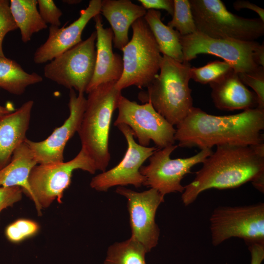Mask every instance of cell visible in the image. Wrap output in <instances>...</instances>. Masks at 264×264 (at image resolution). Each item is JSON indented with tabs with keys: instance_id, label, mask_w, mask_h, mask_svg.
Segmentation results:
<instances>
[{
	"instance_id": "cell-1",
	"label": "cell",
	"mask_w": 264,
	"mask_h": 264,
	"mask_svg": "<svg viewBox=\"0 0 264 264\" xmlns=\"http://www.w3.org/2000/svg\"><path fill=\"white\" fill-rule=\"evenodd\" d=\"M202 164L194 179L184 186L181 199L185 206L193 203L207 190L235 188L249 181L264 193V143L254 146H218Z\"/></svg>"
},
{
	"instance_id": "cell-10",
	"label": "cell",
	"mask_w": 264,
	"mask_h": 264,
	"mask_svg": "<svg viewBox=\"0 0 264 264\" xmlns=\"http://www.w3.org/2000/svg\"><path fill=\"white\" fill-rule=\"evenodd\" d=\"M183 61L189 62L198 55L208 54L223 59L236 73H248L259 66L254 61V50L260 44L256 41L215 39L199 32L180 36Z\"/></svg>"
},
{
	"instance_id": "cell-5",
	"label": "cell",
	"mask_w": 264,
	"mask_h": 264,
	"mask_svg": "<svg viewBox=\"0 0 264 264\" xmlns=\"http://www.w3.org/2000/svg\"><path fill=\"white\" fill-rule=\"evenodd\" d=\"M132 27V38L122 50L123 73L115 84L121 91L132 86L146 88L158 74L162 57L144 18L135 21Z\"/></svg>"
},
{
	"instance_id": "cell-33",
	"label": "cell",
	"mask_w": 264,
	"mask_h": 264,
	"mask_svg": "<svg viewBox=\"0 0 264 264\" xmlns=\"http://www.w3.org/2000/svg\"><path fill=\"white\" fill-rule=\"evenodd\" d=\"M146 10L162 9L173 15L174 12V0H138Z\"/></svg>"
},
{
	"instance_id": "cell-36",
	"label": "cell",
	"mask_w": 264,
	"mask_h": 264,
	"mask_svg": "<svg viewBox=\"0 0 264 264\" xmlns=\"http://www.w3.org/2000/svg\"><path fill=\"white\" fill-rule=\"evenodd\" d=\"M253 59L258 66L264 67V43L259 44L254 50Z\"/></svg>"
},
{
	"instance_id": "cell-12",
	"label": "cell",
	"mask_w": 264,
	"mask_h": 264,
	"mask_svg": "<svg viewBox=\"0 0 264 264\" xmlns=\"http://www.w3.org/2000/svg\"><path fill=\"white\" fill-rule=\"evenodd\" d=\"M117 109L118 114L114 125L129 126L139 144L148 147L153 141L159 149L174 145L176 129L150 103L139 104L122 95Z\"/></svg>"
},
{
	"instance_id": "cell-16",
	"label": "cell",
	"mask_w": 264,
	"mask_h": 264,
	"mask_svg": "<svg viewBox=\"0 0 264 264\" xmlns=\"http://www.w3.org/2000/svg\"><path fill=\"white\" fill-rule=\"evenodd\" d=\"M101 0H91L80 11L79 17L68 26H50L46 41L35 51L33 61L37 64L50 62L82 41V32L92 19L100 14Z\"/></svg>"
},
{
	"instance_id": "cell-8",
	"label": "cell",
	"mask_w": 264,
	"mask_h": 264,
	"mask_svg": "<svg viewBox=\"0 0 264 264\" xmlns=\"http://www.w3.org/2000/svg\"><path fill=\"white\" fill-rule=\"evenodd\" d=\"M212 243L217 246L233 237L246 243L264 242V203L219 206L210 218Z\"/></svg>"
},
{
	"instance_id": "cell-38",
	"label": "cell",
	"mask_w": 264,
	"mask_h": 264,
	"mask_svg": "<svg viewBox=\"0 0 264 264\" xmlns=\"http://www.w3.org/2000/svg\"><path fill=\"white\" fill-rule=\"evenodd\" d=\"M63 1L65 3H67L68 4H77L78 3H80L81 0H63Z\"/></svg>"
},
{
	"instance_id": "cell-17",
	"label": "cell",
	"mask_w": 264,
	"mask_h": 264,
	"mask_svg": "<svg viewBox=\"0 0 264 264\" xmlns=\"http://www.w3.org/2000/svg\"><path fill=\"white\" fill-rule=\"evenodd\" d=\"M96 33V62L92 78L86 89L90 91L100 85L117 82L123 71L122 58L113 52V34L110 28H104L100 14L94 18Z\"/></svg>"
},
{
	"instance_id": "cell-14",
	"label": "cell",
	"mask_w": 264,
	"mask_h": 264,
	"mask_svg": "<svg viewBox=\"0 0 264 264\" xmlns=\"http://www.w3.org/2000/svg\"><path fill=\"white\" fill-rule=\"evenodd\" d=\"M116 192L127 198L131 238L150 252L158 243L160 229L155 217L157 208L164 201V197L153 188L138 192L118 186Z\"/></svg>"
},
{
	"instance_id": "cell-30",
	"label": "cell",
	"mask_w": 264,
	"mask_h": 264,
	"mask_svg": "<svg viewBox=\"0 0 264 264\" xmlns=\"http://www.w3.org/2000/svg\"><path fill=\"white\" fill-rule=\"evenodd\" d=\"M18 29L12 16L10 0H0V57H5L2 43L5 35Z\"/></svg>"
},
{
	"instance_id": "cell-37",
	"label": "cell",
	"mask_w": 264,
	"mask_h": 264,
	"mask_svg": "<svg viewBox=\"0 0 264 264\" xmlns=\"http://www.w3.org/2000/svg\"><path fill=\"white\" fill-rule=\"evenodd\" d=\"M15 110L11 105L8 106H0V117L14 111Z\"/></svg>"
},
{
	"instance_id": "cell-3",
	"label": "cell",
	"mask_w": 264,
	"mask_h": 264,
	"mask_svg": "<svg viewBox=\"0 0 264 264\" xmlns=\"http://www.w3.org/2000/svg\"><path fill=\"white\" fill-rule=\"evenodd\" d=\"M189 62H178L163 55L159 73L138 93L143 103H150L155 110L173 126H177L193 107Z\"/></svg>"
},
{
	"instance_id": "cell-29",
	"label": "cell",
	"mask_w": 264,
	"mask_h": 264,
	"mask_svg": "<svg viewBox=\"0 0 264 264\" xmlns=\"http://www.w3.org/2000/svg\"><path fill=\"white\" fill-rule=\"evenodd\" d=\"M241 81L254 91L258 99L257 108L264 111V67L259 66L255 71L248 73H239Z\"/></svg>"
},
{
	"instance_id": "cell-23",
	"label": "cell",
	"mask_w": 264,
	"mask_h": 264,
	"mask_svg": "<svg viewBox=\"0 0 264 264\" xmlns=\"http://www.w3.org/2000/svg\"><path fill=\"white\" fill-rule=\"evenodd\" d=\"M37 0H10L11 12L22 42L31 40L32 35L47 28L37 9Z\"/></svg>"
},
{
	"instance_id": "cell-26",
	"label": "cell",
	"mask_w": 264,
	"mask_h": 264,
	"mask_svg": "<svg viewBox=\"0 0 264 264\" xmlns=\"http://www.w3.org/2000/svg\"><path fill=\"white\" fill-rule=\"evenodd\" d=\"M169 26L185 36L197 31L189 0H174V12Z\"/></svg>"
},
{
	"instance_id": "cell-32",
	"label": "cell",
	"mask_w": 264,
	"mask_h": 264,
	"mask_svg": "<svg viewBox=\"0 0 264 264\" xmlns=\"http://www.w3.org/2000/svg\"><path fill=\"white\" fill-rule=\"evenodd\" d=\"M22 191L18 186L0 187V213L5 208L12 207L22 198Z\"/></svg>"
},
{
	"instance_id": "cell-2",
	"label": "cell",
	"mask_w": 264,
	"mask_h": 264,
	"mask_svg": "<svg viewBox=\"0 0 264 264\" xmlns=\"http://www.w3.org/2000/svg\"><path fill=\"white\" fill-rule=\"evenodd\" d=\"M176 126L175 138L181 147L202 150L224 145L254 146L264 143V111L255 108L218 116L193 107Z\"/></svg>"
},
{
	"instance_id": "cell-7",
	"label": "cell",
	"mask_w": 264,
	"mask_h": 264,
	"mask_svg": "<svg viewBox=\"0 0 264 264\" xmlns=\"http://www.w3.org/2000/svg\"><path fill=\"white\" fill-rule=\"evenodd\" d=\"M81 169L94 174L97 170L94 162L81 148L75 157L67 162L39 164L31 170L28 183L39 215L57 200L62 202L64 192L70 185L73 171Z\"/></svg>"
},
{
	"instance_id": "cell-18",
	"label": "cell",
	"mask_w": 264,
	"mask_h": 264,
	"mask_svg": "<svg viewBox=\"0 0 264 264\" xmlns=\"http://www.w3.org/2000/svg\"><path fill=\"white\" fill-rule=\"evenodd\" d=\"M34 102L28 100L0 117V171L11 161L15 150L26 138Z\"/></svg>"
},
{
	"instance_id": "cell-19",
	"label": "cell",
	"mask_w": 264,
	"mask_h": 264,
	"mask_svg": "<svg viewBox=\"0 0 264 264\" xmlns=\"http://www.w3.org/2000/svg\"><path fill=\"white\" fill-rule=\"evenodd\" d=\"M209 85L213 102L219 110H244L258 106L256 94L246 87L234 70Z\"/></svg>"
},
{
	"instance_id": "cell-15",
	"label": "cell",
	"mask_w": 264,
	"mask_h": 264,
	"mask_svg": "<svg viewBox=\"0 0 264 264\" xmlns=\"http://www.w3.org/2000/svg\"><path fill=\"white\" fill-rule=\"evenodd\" d=\"M69 90L68 104L69 115L62 125L55 129L44 140L36 142L27 138L24 140L39 164L64 162L66 145L79 130L86 109L87 99L84 93L77 95L74 89Z\"/></svg>"
},
{
	"instance_id": "cell-11",
	"label": "cell",
	"mask_w": 264,
	"mask_h": 264,
	"mask_svg": "<svg viewBox=\"0 0 264 264\" xmlns=\"http://www.w3.org/2000/svg\"><path fill=\"white\" fill-rule=\"evenodd\" d=\"M177 147L174 144L158 148L149 157V164L140 168L145 177L144 185L155 189L163 197L171 193H182L184 186L181 182L184 176L213 152L211 149H204L189 157L171 158V154Z\"/></svg>"
},
{
	"instance_id": "cell-25",
	"label": "cell",
	"mask_w": 264,
	"mask_h": 264,
	"mask_svg": "<svg viewBox=\"0 0 264 264\" xmlns=\"http://www.w3.org/2000/svg\"><path fill=\"white\" fill-rule=\"evenodd\" d=\"M148 252L140 243L131 237L110 246L104 264H146Z\"/></svg>"
},
{
	"instance_id": "cell-27",
	"label": "cell",
	"mask_w": 264,
	"mask_h": 264,
	"mask_svg": "<svg viewBox=\"0 0 264 264\" xmlns=\"http://www.w3.org/2000/svg\"><path fill=\"white\" fill-rule=\"evenodd\" d=\"M233 70L227 62L218 60L210 62L201 67H191V79L201 84L216 82Z\"/></svg>"
},
{
	"instance_id": "cell-24",
	"label": "cell",
	"mask_w": 264,
	"mask_h": 264,
	"mask_svg": "<svg viewBox=\"0 0 264 264\" xmlns=\"http://www.w3.org/2000/svg\"><path fill=\"white\" fill-rule=\"evenodd\" d=\"M42 81L41 76L26 72L15 61L0 57V88L9 93L21 95L27 87Z\"/></svg>"
},
{
	"instance_id": "cell-31",
	"label": "cell",
	"mask_w": 264,
	"mask_h": 264,
	"mask_svg": "<svg viewBox=\"0 0 264 264\" xmlns=\"http://www.w3.org/2000/svg\"><path fill=\"white\" fill-rule=\"evenodd\" d=\"M39 12L46 24L59 27L63 13L52 0H37Z\"/></svg>"
},
{
	"instance_id": "cell-9",
	"label": "cell",
	"mask_w": 264,
	"mask_h": 264,
	"mask_svg": "<svg viewBox=\"0 0 264 264\" xmlns=\"http://www.w3.org/2000/svg\"><path fill=\"white\" fill-rule=\"evenodd\" d=\"M95 31L82 41L58 56L45 66L47 79L78 93H84L92 78L96 62Z\"/></svg>"
},
{
	"instance_id": "cell-6",
	"label": "cell",
	"mask_w": 264,
	"mask_h": 264,
	"mask_svg": "<svg viewBox=\"0 0 264 264\" xmlns=\"http://www.w3.org/2000/svg\"><path fill=\"white\" fill-rule=\"evenodd\" d=\"M198 32L215 39L255 41L264 34V22L229 11L220 0H189Z\"/></svg>"
},
{
	"instance_id": "cell-34",
	"label": "cell",
	"mask_w": 264,
	"mask_h": 264,
	"mask_svg": "<svg viewBox=\"0 0 264 264\" xmlns=\"http://www.w3.org/2000/svg\"><path fill=\"white\" fill-rule=\"evenodd\" d=\"M251 255L250 264H262L264 260V242L246 243Z\"/></svg>"
},
{
	"instance_id": "cell-21",
	"label": "cell",
	"mask_w": 264,
	"mask_h": 264,
	"mask_svg": "<svg viewBox=\"0 0 264 264\" xmlns=\"http://www.w3.org/2000/svg\"><path fill=\"white\" fill-rule=\"evenodd\" d=\"M37 164L32 151L24 141L15 150L10 162L0 171V187H19L32 199L28 178Z\"/></svg>"
},
{
	"instance_id": "cell-22",
	"label": "cell",
	"mask_w": 264,
	"mask_h": 264,
	"mask_svg": "<svg viewBox=\"0 0 264 264\" xmlns=\"http://www.w3.org/2000/svg\"><path fill=\"white\" fill-rule=\"evenodd\" d=\"M143 18L156 42L160 53L182 63L183 55L179 32L163 23L161 13L158 10H148Z\"/></svg>"
},
{
	"instance_id": "cell-28",
	"label": "cell",
	"mask_w": 264,
	"mask_h": 264,
	"mask_svg": "<svg viewBox=\"0 0 264 264\" xmlns=\"http://www.w3.org/2000/svg\"><path fill=\"white\" fill-rule=\"evenodd\" d=\"M39 230V225L30 220L21 219L9 224L5 228L7 240L13 243H19L34 236Z\"/></svg>"
},
{
	"instance_id": "cell-20",
	"label": "cell",
	"mask_w": 264,
	"mask_h": 264,
	"mask_svg": "<svg viewBox=\"0 0 264 264\" xmlns=\"http://www.w3.org/2000/svg\"><path fill=\"white\" fill-rule=\"evenodd\" d=\"M147 10L130 0H103L100 14L108 20L113 34L114 47L122 51L129 42L130 27L143 18Z\"/></svg>"
},
{
	"instance_id": "cell-4",
	"label": "cell",
	"mask_w": 264,
	"mask_h": 264,
	"mask_svg": "<svg viewBox=\"0 0 264 264\" xmlns=\"http://www.w3.org/2000/svg\"><path fill=\"white\" fill-rule=\"evenodd\" d=\"M116 82L100 85L88 93L85 110L78 132L82 148L97 170L106 171L110 159L109 135L113 113L122 96Z\"/></svg>"
},
{
	"instance_id": "cell-13",
	"label": "cell",
	"mask_w": 264,
	"mask_h": 264,
	"mask_svg": "<svg viewBox=\"0 0 264 264\" xmlns=\"http://www.w3.org/2000/svg\"><path fill=\"white\" fill-rule=\"evenodd\" d=\"M117 127L127 141V150L117 165L92 178L90 186L97 191L106 192L116 186L132 185L139 188L144 185L145 177L140 173V168L158 149L143 146L136 143L132 131L127 125L120 124Z\"/></svg>"
},
{
	"instance_id": "cell-35",
	"label": "cell",
	"mask_w": 264,
	"mask_h": 264,
	"mask_svg": "<svg viewBox=\"0 0 264 264\" xmlns=\"http://www.w3.org/2000/svg\"><path fill=\"white\" fill-rule=\"evenodd\" d=\"M233 7L237 11L242 9H249L256 12L262 21L264 22V9L247 0H238L233 3Z\"/></svg>"
}]
</instances>
